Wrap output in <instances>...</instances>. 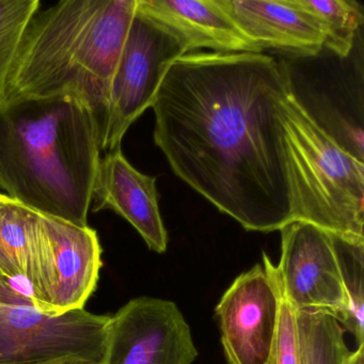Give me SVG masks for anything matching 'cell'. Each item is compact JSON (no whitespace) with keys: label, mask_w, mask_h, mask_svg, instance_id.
<instances>
[{"label":"cell","mask_w":364,"mask_h":364,"mask_svg":"<svg viewBox=\"0 0 364 364\" xmlns=\"http://www.w3.org/2000/svg\"><path fill=\"white\" fill-rule=\"evenodd\" d=\"M291 88L264 53L193 52L170 65L151 106L174 173L248 231L296 221L282 118Z\"/></svg>","instance_id":"cell-1"},{"label":"cell","mask_w":364,"mask_h":364,"mask_svg":"<svg viewBox=\"0 0 364 364\" xmlns=\"http://www.w3.org/2000/svg\"><path fill=\"white\" fill-rule=\"evenodd\" d=\"M110 315L40 310L0 277V364H106Z\"/></svg>","instance_id":"cell-5"},{"label":"cell","mask_w":364,"mask_h":364,"mask_svg":"<svg viewBox=\"0 0 364 364\" xmlns=\"http://www.w3.org/2000/svg\"><path fill=\"white\" fill-rule=\"evenodd\" d=\"M280 231L281 259L274 270L281 295L295 311H328L341 321L346 297L331 234L304 221Z\"/></svg>","instance_id":"cell-10"},{"label":"cell","mask_w":364,"mask_h":364,"mask_svg":"<svg viewBox=\"0 0 364 364\" xmlns=\"http://www.w3.org/2000/svg\"><path fill=\"white\" fill-rule=\"evenodd\" d=\"M282 118L296 221L364 240L363 161L318 124L293 88L283 99Z\"/></svg>","instance_id":"cell-4"},{"label":"cell","mask_w":364,"mask_h":364,"mask_svg":"<svg viewBox=\"0 0 364 364\" xmlns=\"http://www.w3.org/2000/svg\"><path fill=\"white\" fill-rule=\"evenodd\" d=\"M267 364H299L296 311L282 295L276 340Z\"/></svg>","instance_id":"cell-19"},{"label":"cell","mask_w":364,"mask_h":364,"mask_svg":"<svg viewBox=\"0 0 364 364\" xmlns=\"http://www.w3.org/2000/svg\"><path fill=\"white\" fill-rule=\"evenodd\" d=\"M332 240L346 297V312L341 323L353 333L358 345L364 344V240L336 235Z\"/></svg>","instance_id":"cell-17"},{"label":"cell","mask_w":364,"mask_h":364,"mask_svg":"<svg viewBox=\"0 0 364 364\" xmlns=\"http://www.w3.org/2000/svg\"><path fill=\"white\" fill-rule=\"evenodd\" d=\"M101 125L73 95L0 106V189L44 216L88 227Z\"/></svg>","instance_id":"cell-2"},{"label":"cell","mask_w":364,"mask_h":364,"mask_svg":"<svg viewBox=\"0 0 364 364\" xmlns=\"http://www.w3.org/2000/svg\"><path fill=\"white\" fill-rule=\"evenodd\" d=\"M39 0H0V106L7 97L10 75Z\"/></svg>","instance_id":"cell-18"},{"label":"cell","mask_w":364,"mask_h":364,"mask_svg":"<svg viewBox=\"0 0 364 364\" xmlns=\"http://www.w3.org/2000/svg\"><path fill=\"white\" fill-rule=\"evenodd\" d=\"M198 355L174 302L141 296L110 316L106 364H193Z\"/></svg>","instance_id":"cell-9"},{"label":"cell","mask_w":364,"mask_h":364,"mask_svg":"<svg viewBox=\"0 0 364 364\" xmlns=\"http://www.w3.org/2000/svg\"><path fill=\"white\" fill-rule=\"evenodd\" d=\"M137 8L176 33L188 53L202 48L213 53H263L218 0H137Z\"/></svg>","instance_id":"cell-13"},{"label":"cell","mask_w":364,"mask_h":364,"mask_svg":"<svg viewBox=\"0 0 364 364\" xmlns=\"http://www.w3.org/2000/svg\"><path fill=\"white\" fill-rule=\"evenodd\" d=\"M137 0H67L31 21L6 102L73 95L103 125L108 93Z\"/></svg>","instance_id":"cell-3"},{"label":"cell","mask_w":364,"mask_h":364,"mask_svg":"<svg viewBox=\"0 0 364 364\" xmlns=\"http://www.w3.org/2000/svg\"><path fill=\"white\" fill-rule=\"evenodd\" d=\"M316 25L323 48L340 58L353 50L355 33L363 24V7L355 0H293Z\"/></svg>","instance_id":"cell-16"},{"label":"cell","mask_w":364,"mask_h":364,"mask_svg":"<svg viewBox=\"0 0 364 364\" xmlns=\"http://www.w3.org/2000/svg\"><path fill=\"white\" fill-rule=\"evenodd\" d=\"M299 364H343L350 353L340 319L323 310L296 311Z\"/></svg>","instance_id":"cell-15"},{"label":"cell","mask_w":364,"mask_h":364,"mask_svg":"<svg viewBox=\"0 0 364 364\" xmlns=\"http://www.w3.org/2000/svg\"><path fill=\"white\" fill-rule=\"evenodd\" d=\"M92 202L93 212L112 210L129 221L151 250H167L168 235L159 210L156 178L135 169L121 149L106 153L100 159Z\"/></svg>","instance_id":"cell-11"},{"label":"cell","mask_w":364,"mask_h":364,"mask_svg":"<svg viewBox=\"0 0 364 364\" xmlns=\"http://www.w3.org/2000/svg\"><path fill=\"white\" fill-rule=\"evenodd\" d=\"M343 364H364V344L358 345L355 351H350Z\"/></svg>","instance_id":"cell-20"},{"label":"cell","mask_w":364,"mask_h":364,"mask_svg":"<svg viewBox=\"0 0 364 364\" xmlns=\"http://www.w3.org/2000/svg\"><path fill=\"white\" fill-rule=\"evenodd\" d=\"M218 3L263 53L274 50L294 57H314L323 48L316 25L293 0H218Z\"/></svg>","instance_id":"cell-12"},{"label":"cell","mask_w":364,"mask_h":364,"mask_svg":"<svg viewBox=\"0 0 364 364\" xmlns=\"http://www.w3.org/2000/svg\"><path fill=\"white\" fill-rule=\"evenodd\" d=\"M274 264L263 253V265L236 277L217 304L215 314L228 364H267L278 330L281 293Z\"/></svg>","instance_id":"cell-8"},{"label":"cell","mask_w":364,"mask_h":364,"mask_svg":"<svg viewBox=\"0 0 364 364\" xmlns=\"http://www.w3.org/2000/svg\"><path fill=\"white\" fill-rule=\"evenodd\" d=\"M40 228L41 214L0 193V277L29 297Z\"/></svg>","instance_id":"cell-14"},{"label":"cell","mask_w":364,"mask_h":364,"mask_svg":"<svg viewBox=\"0 0 364 364\" xmlns=\"http://www.w3.org/2000/svg\"><path fill=\"white\" fill-rule=\"evenodd\" d=\"M102 247L90 227L41 215L29 274L33 304L48 314L84 309L99 281Z\"/></svg>","instance_id":"cell-7"},{"label":"cell","mask_w":364,"mask_h":364,"mask_svg":"<svg viewBox=\"0 0 364 364\" xmlns=\"http://www.w3.org/2000/svg\"><path fill=\"white\" fill-rule=\"evenodd\" d=\"M185 54L188 50L176 33L136 9L110 84L102 151L121 149L127 129L152 106L170 65Z\"/></svg>","instance_id":"cell-6"}]
</instances>
